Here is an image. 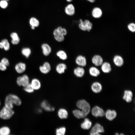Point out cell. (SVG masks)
Segmentation results:
<instances>
[{
	"label": "cell",
	"instance_id": "obj_1",
	"mask_svg": "<svg viewBox=\"0 0 135 135\" xmlns=\"http://www.w3.org/2000/svg\"><path fill=\"white\" fill-rule=\"evenodd\" d=\"M77 107L81 110H75L73 113L74 116L77 118H83L86 116L90 111V106L86 100H80L77 102L76 104Z\"/></svg>",
	"mask_w": 135,
	"mask_h": 135
},
{
	"label": "cell",
	"instance_id": "obj_2",
	"mask_svg": "<svg viewBox=\"0 0 135 135\" xmlns=\"http://www.w3.org/2000/svg\"><path fill=\"white\" fill-rule=\"evenodd\" d=\"M21 104L20 99L17 96L14 94L8 95L5 99L4 106L11 109H13L14 105L19 106Z\"/></svg>",
	"mask_w": 135,
	"mask_h": 135
},
{
	"label": "cell",
	"instance_id": "obj_3",
	"mask_svg": "<svg viewBox=\"0 0 135 135\" xmlns=\"http://www.w3.org/2000/svg\"><path fill=\"white\" fill-rule=\"evenodd\" d=\"M14 113V111L12 109L4 106L0 111V118L4 120L9 119Z\"/></svg>",
	"mask_w": 135,
	"mask_h": 135
},
{
	"label": "cell",
	"instance_id": "obj_4",
	"mask_svg": "<svg viewBox=\"0 0 135 135\" xmlns=\"http://www.w3.org/2000/svg\"><path fill=\"white\" fill-rule=\"evenodd\" d=\"M93 25L89 20H86L83 21L81 19L80 20L78 24L79 28L84 31H90L92 29Z\"/></svg>",
	"mask_w": 135,
	"mask_h": 135
},
{
	"label": "cell",
	"instance_id": "obj_5",
	"mask_svg": "<svg viewBox=\"0 0 135 135\" xmlns=\"http://www.w3.org/2000/svg\"><path fill=\"white\" fill-rule=\"evenodd\" d=\"M16 82L18 86L24 87L30 83V79L28 75L24 74L22 76L18 77Z\"/></svg>",
	"mask_w": 135,
	"mask_h": 135
},
{
	"label": "cell",
	"instance_id": "obj_6",
	"mask_svg": "<svg viewBox=\"0 0 135 135\" xmlns=\"http://www.w3.org/2000/svg\"><path fill=\"white\" fill-rule=\"evenodd\" d=\"M104 132L103 126L98 123H96L92 128L90 132V135H100V133Z\"/></svg>",
	"mask_w": 135,
	"mask_h": 135
},
{
	"label": "cell",
	"instance_id": "obj_7",
	"mask_svg": "<svg viewBox=\"0 0 135 135\" xmlns=\"http://www.w3.org/2000/svg\"><path fill=\"white\" fill-rule=\"evenodd\" d=\"M91 113L94 116L103 117L105 116V112L101 108L96 106L94 107L91 110Z\"/></svg>",
	"mask_w": 135,
	"mask_h": 135
},
{
	"label": "cell",
	"instance_id": "obj_8",
	"mask_svg": "<svg viewBox=\"0 0 135 135\" xmlns=\"http://www.w3.org/2000/svg\"><path fill=\"white\" fill-rule=\"evenodd\" d=\"M51 67L50 63L47 62H44L39 68L40 72L44 74H47L51 70Z\"/></svg>",
	"mask_w": 135,
	"mask_h": 135
},
{
	"label": "cell",
	"instance_id": "obj_9",
	"mask_svg": "<svg viewBox=\"0 0 135 135\" xmlns=\"http://www.w3.org/2000/svg\"><path fill=\"white\" fill-rule=\"evenodd\" d=\"M75 62L78 66L82 67L85 66L87 64L86 59L84 56L79 55L76 58Z\"/></svg>",
	"mask_w": 135,
	"mask_h": 135
},
{
	"label": "cell",
	"instance_id": "obj_10",
	"mask_svg": "<svg viewBox=\"0 0 135 135\" xmlns=\"http://www.w3.org/2000/svg\"><path fill=\"white\" fill-rule=\"evenodd\" d=\"M42 52L43 54L45 56H49L52 52V48L50 46L46 43H43L41 46Z\"/></svg>",
	"mask_w": 135,
	"mask_h": 135
},
{
	"label": "cell",
	"instance_id": "obj_11",
	"mask_svg": "<svg viewBox=\"0 0 135 135\" xmlns=\"http://www.w3.org/2000/svg\"><path fill=\"white\" fill-rule=\"evenodd\" d=\"M92 62L96 66H98L101 65L103 62V60L100 55H95L92 58Z\"/></svg>",
	"mask_w": 135,
	"mask_h": 135
},
{
	"label": "cell",
	"instance_id": "obj_12",
	"mask_svg": "<svg viewBox=\"0 0 135 135\" xmlns=\"http://www.w3.org/2000/svg\"><path fill=\"white\" fill-rule=\"evenodd\" d=\"M117 114L115 110L108 109L105 112V116L108 120L112 121L116 118Z\"/></svg>",
	"mask_w": 135,
	"mask_h": 135
},
{
	"label": "cell",
	"instance_id": "obj_13",
	"mask_svg": "<svg viewBox=\"0 0 135 135\" xmlns=\"http://www.w3.org/2000/svg\"><path fill=\"white\" fill-rule=\"evenodd\" d=\"M64 11L66 14L68 16H72L74 15L75 12L74 5L71 4H69L65 7Z\"/></svg>",
	"mask_w": 135,
	"mask_h": 135
},
{
	"label": "cell",
	"instance_id": "obj_14",
	"mask_svg": "<svg viewBox=\"0 0 135 135\" xmlns=\"http://www.w3.org/2000/svg\"><path fill=\"white\" fill-rule=\"evenodd\" d=\"M113 62L114 64L117 66L120 67L124 64V60L119 55L115 56L113 58Z\"/></svg>",
	"mask_w": 135,
	"mask_h": 135
},
{
	"label": "cell",
	"instance_id": "obj_15",
	"mask_svg": "<svg viewBox=\"0 0 135 135\" xmlns=\"http://www.w3.org/2000/svg\"><path fill=\"white\" fill-rule=\"evenodd\" d=\"M73 73L76 77L81 78L84 75L85 70L83 67L78 66L74 69Z\"/></svg>",
	"mask_w": 135,
	"mask_h": 135
},
{
	"label": "cell",
	"instance_id": "obj_16",
	"mask_svg": "<svg viewBox=\"0 0 135 135\" xmlns=\"http://www.w3.org/2000/svg\"><path fill=\"white\" fill-rule=\"evenodd\" d=\"M53 34L54 39L57 41L60 42L64 40L65 36L60 33L57 28L54 30L53 32Z\"/></svg>",
	"mask_w": 135,
	"mask_h": 135
},
{
	"label": "cell",
	"instance_id": "obj_17",
	"mask_svg": "<svg viewBox=\"0 0 135 135\" xmlns=\"http://www.w3.org/2000/svg\"><path fill=\"white\" fill-rule=\"evenodd\" d=\"M67 68L66 65L64 63H60L58 64L56 68V72L59 74L64 73Z\"/></svg>",
	"mask_w": 135,
	"mask_h": 135
},
{
	"label": "cell",
	"instance_id": "obj_18",
	"mask_svg": "<svg viewBox=\"0 0 135 135\" xmlns=\"http://www.w3.org/2000/svg\"><path fill=\"white\" fill-rule=\"evenodd\" d=\"M91 88L92 91L94 93H98L102 90V87L100 83L96 82L92 84Z\"/></svg>",
	"mask_w": 135,
	"mask_h": 135
},
{
	"label": "cell",
	"instance_id": "obj_19",
	"mask_svg": "<svg viewBox=\"0 0 135 135\" xmlns=\"http://www.w3.org/2000/svg\"><path fill=\"white\" fill-rule=\"evenodd\" d=\"M26 67V65L25 63L20 62L16 65L15 69L17 73L18 74H22L25 71Z\"/></svg>",
	"mask_w": 135,
	"mask_h": 135
},
{
	"label": "cell",
	"instance_id": "obj_20",
	"mask_svg": "<svg viewBox=\"0 0 135 135\" xmlns=\"http://www.w3.org/2000/svg\"><path fill=\"white\" fill-rule=\"evenodd\" d=\"M101 69L102 71L105 73L110 72L112 70L111 66L110 64L107 62H103L101 65Z\"/></svg>",
	"mask_w": 135,
	"mask_h": 135
},
{
	"label": "cell",
	"instance_id": "obj_21",
	"mask_svg": "<svg viewBox=\"0 0 135 135\" xmlns=\"http://www.w3.org/2000/svg\"><path fill=\"white\" fill-rule=\"evenodd\" d=\"M92 16L94 18H99L102 15V12L100 8L96 7L92 9Z\"/></svg>",
	"mask_w": 135,
	"mask_h": 135
},
{
	"label": "cell",
	"instance_id": "obj_22",
	"mask_svg": "<svg viewBox=\"0 0 135 135\" xmlns=\"http://www.w3.org/2000/svg\"><path fill=\"white\" fill-rule=\"evenodd\" d=\"M133 94L130 90H126L124 91L123 99L127 102H130L132 99Z\"/></svg>",
	"mask_w": 135,
	"mask_h": 135
},
{
	"label": "cell",
	"instance_id": "obj_23",
	"mask_svg": "<svg viewBox=\"0 0 135 135\" xmlns=\"http://www.w3.org/2000/svg\"><path fill=\"white\" fill-rule=\"evenodd\" d=\"M92 122L87 118H84V121L81 124V128L84 130H88L92 126Z\"/></svg>",
	"mask_w": 135,
	"mask_h": 135
},
{
	"label": "cell",
	"instance_id": "obj_24",
	"mask_svg": "<svg viewBox=\"0 0 135 135\" xmlns=\"http://www.w3.org/2000/svg\"><path fill=\"white\" fill-rule=\"evenodd\" d=\"M10 36L12 38L11 42L14 45L18 44L20 41V39L18 34L15 32H13L10 34Z\"/></svg>",
	"mask_w": 135,
	"mask_h": 135
},
{
	"label": "cell",
	"instance_id": "obj_25",
	"mask_svg": "<svg viewBox=\"0 0 135 135\" xmlns=\"http://www.w3.org/2000/svg\"><path fill=\"white\" fill-rule=\"evenodd\" d=\"M89 72L91 76L94 77L98 76L100 74V70L95 66L90 67L89 69Z\"/></svg>",
	"mask_w": 135,
	"mask_h": 135
},
{
	"label": "cell",
	"instance_id": "obj_26",
	"mask_svg": "<svg viewBox=\"0 0 135 135\" xmlns=\"http://www.w3.org/2000/svg\"><path fill=\"white\" fill-rule=\"evenodd\" d=\"M31 86L34 90H38L41 87V84L40 80L38 79L34 78L32 79L30 83Z\"/></svg>",
	"mask_w": 135,
	"mask_h": 135
},
{
	"label": "cell",
	"instance_id": "obj_27",
	"mask_svg": "<svg viewBox=\"0 0 135 135\" xmlns=\"http://www.w3.org/2000/svg\"><path fill=\"white\" fill-rule=\"evenodd\" d=\"M41 107L45 110L48 111H54V109L46 101H44L41 103Z\"/></svg>",
	"mask_w": 135,
	"mask_h": 135
},
{
	"label": "cell",
	"instance_id": "obj_28",
	"mask_svg": "<svg viewBox=\"0 0 135 135\" xmlns=\"http://www.w3.org/2000/svg\"><path fill=\"white\" fill-rule=\"evenodd\" d=\"M58 115L59 117L61 119L66 118L68 116L67 111L64 108H60L58 112Z\"/></svg>",
	"mask_w": 135,
	"mask_h": 135
},
{
	"label": "cell",
	"instance_id": "obj_29",
	"mask_svg": "<svg viewBox=\"0 0 135 135\" xmlns=\"http://www.w3.org/2000/svg\"><path fill=\"white\" fill-rule=\"evenodd\" d=\"M56 54V56L62 60H65L67 58L68 56L66 53L63 50L58 51Z\"/></svg>",
	"mask_w": 135,
	"mask_h": 135
},
{
	"label": "cell",
	"instance_id": "obj_30",
	"mask_svg": "<svg viewBox=\"0 0 135 135\" xmlns=\"http://www.w3.org/2000/svg\"><path fill=\"white\" fill-rule=\"evenodd\" d=\"M29 23L31 26L37 27L40 25V22L35 17H32L30 18L29 20Z\"/></svg>",
	"mask_w": 135,
	"mask_h": 135
},
{
	"label": "cell",
	"instance_id": "obj_31",
	"mask_svg": "<svg viewBox=\"0 0 135 135\" xmlns=\"http://www.w3.org/2000/svg\"><path fill=\"white\" fill-rule=\"evenodd\" d=\"M10 132V129L8 127L4 126L0 128V135H8Z\"/></svg>",
	"mask_w": 135,
	"mask_h": 135
},
{
	"label": "cell",
	"instance_id": "obj_32",
	"mask_svg": "<svg viewBox=\"0 0 135 135\" xmlns=\"http://www.w3.org/2000/svg\"><path fill=\"white\" fill-rule=\"evenodd\" d=\"M21 53L26 58H28L31 54V50L29 48H24L22 49Z\"/></svg>",
	"mask_w": 135,
	"mask_h": 135
},
{
	"label": "cell",
	"instance_id": "obj_33",
	"mask_svg": "<svg viewBox=\"0 0 135 135\" xmlns=\"http://www.w3.org/2000/svg\"><path fill=\"white\" fill-rule=\"evenodd\" d=\"M2 42L4 48L5 50L8 51L10 49V45L8 40L6 39L2 40L1 41Z\"/></svg>",
	"mask_w": 135,
	"mask_h": 135
},
{
	"label": "cell",
	"instance_id": "obj_34",
	"mask_svg": "<svg viewBox=\"0 0 135 135\" xmlns=\"http://www.w3.org/2000/svg\"><path fill=\"white\" fill-rule=\"evenodd\" d=\"M66 128L64 127H60L56 129V133L57 135H64L65 134Z\"/></svg>",
	"mask_w": 135,
	"mask_h": 135
},
{
	"label": "cell",
	"instance_id": "obj_35",
	"mask_svg": "<svg viewBox=\"0 0 135 135\" xmlns=\"http://www.w3.org/2000/svg\"><path fill=\"white\" fill-rule=\"evenodd\" d=\"M24 90L26 92L30 93L32 92L34 90L31 84L30 83L24 87Z\"/></svg>",
	"mask_w": 135,
	"mask_h": 135
},
{
	"label": "cell",
	"instance_id": "obj_36",
	"mask_svg": "<svg viewBox=\"0 0 135 135\" xmlns=\"http://www.w3.org/2000/svg\"><path fill=\"white\" fill-rule=\"evenodd\" d=\"M59 32L64 36H66L67 33V31L66 29L62 28L61 26H58L57 28Z\"/></svg>",
	"mask_w": 135,
	"mask_h": 135
},
{
	"label": "cell",
	"instance_id": "obj_37",
	"mask_svg": "<svg viewBox=\"0 0 135 135\" xmlns=\"http://www.w3.org/2000/svg\"><path fill=\"white\" fill-rule=\"evenodd\" d=\"M128 30L132 32H134L135 31V24L134 23H130L128 25Z\"/></svg>",
	"mask_w": 135,
	"mask_h": 135
},
{
	"label": "cell",
	"instance_id": "obj_38",
	"mask_svg": "<svg viewBox=\"0 0 135 135\" xmlns=\"http://www.w3.org/2000/svg\"><path fill=\"white\" fill-rule=\"evenodd\" d=\"M8 4L7 1L5 0H2L0 2V6L2 8H5L7 7Z\"/></svg>",
	"mask_w": 135,
	"mask_h": 135
},
{
	"label": "cell",
	"instance_id": "obj_39",
	"mask_svg": "<svg viewBox=\"0 0 135 135\" xmlns=\"http://www.w3.org/2000/svg\"><path fill=\"white\" fill-rule=\"evenodd\" d=\"M0 62L7 66H8L10 65L9 61L6 58H2Z\"/></svg>",
	"mask_w": 135,
	"mask_h": 135
},
{
	"label": "cell",
	"instance_id": "obj_40",
	"mask_svg": "<svg viewBox=\"0 0 135 135\" xmlns=\"http://www.w3.org/2000/svg\"><path fill=\"white\" fill-rule=\"evenodd\" d=\"M7 66L1 62H0V70L2 71H4L7 69Z\"/></svg>",
	"mask_w": 135,
	"mask_h": 135
},
{
	"label": "cell",
	"instance_id": "obj_41",
	"mask_svg": "<svg viewBox=\"0 0 135 135\" xmlns=\"http://www.w3.org/2000/svg\"><path fill=\"white\" fill-rule=\"evenodd\" d=\"M0 48L2 49L4 48L3 44L1 41L0 42Z\"/></svg>",
	"mask_w": 135,
	"mask_h": 135
},
{
	"label": "cell",
	"instance_id": "obj_42",
	"mask_svg": "<svg viewBox=\"0 0 135 135\" xmlns=\"http://www.w3.org/2000/svg\"><path fill=\"white\" fill-rule=\"evenodd\" d=\"M88 2H91V3H93L95 1V0H87Z\"/></svg>",
	"mask_w": 135,
	"mask_h": 135
},
{
	"label": "cell",
	"instance_id": "obj_43",
	"mask_svg": "<svg viewBox=\"0 0 135 135\" xmlns=\"http://www.w3.org/2000/svg\"><path fill=\"white\" fill-rule=\"evenodd\" d=\"M31 27L32 29L33 30H34L35 28V27L33 26H31Z\"/></svg>",
	"mask_w": 135,
	"mask_h": 135
},
{
	"label": "cell",
	"instance_id": "obj_44",
	"mask_svg": "<svg viewBox=\"0 0 135 135\" xmlns=\"http://www.w3.org/2000/svg\"><path fill=\"white\" fill-rule=\"evenodd\" d=\"M66 1L68 2H72L73 0H66Z\"/></svg>",
	"mask_w": 135,
	"mask_h": 135
},
{
	"label": "cell",
	"instance_id": "obj_45",
	"mask_svg": "<svg viewBox=\"0 0 135 135\" xmlns=\"http://www.w3.org/2000/svg\"><path fill=\"white\" fill-rule=\"evenodd\" d=\"M6 1H8L9 0H5Z\"/></svg>",
	"mask_w": 135,
	"mask_h": 135
},
{
	"label": "cell",
	"instance_id": "obj_46",
	"mask_svg": "<svg viewBox=\"0 0 135 135\" xmlns=\"http://www.w3.org/2000/svg\"><path fill=\"white\" fill-rule=\"evenodd\" d=\"M0 105H1V103H0Z\"/></svg>",
	"mask_w": 135,
	"mask_h": 135
}]
</instances>
